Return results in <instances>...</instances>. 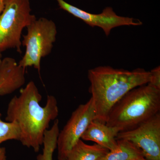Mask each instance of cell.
<instances>
[{
    "instance_id": "obj_13",
    "label": "cell",
    "mask_w": 160,
    "mask_h": 160,
    "mask_svg": "<svg viewBox=\"0 0 160 160\" xmlns=\"http://www.w3.org/2000/svg\"><path fill=\"white\" fill-rule=\"evenodd\" d=\"M59 123L58 120H55L51 129L45 132L42 152L38 156L37 160H53V152L57 148L58 138L60 132Z\"/></svg>"
},
{
    "instance_id": "obj_6",
    "label": "cell",
    "mask_w": 160,
    "mask_h": 160,
    "mask_svg": "<svg viewBox=\"0 0 160 160\" xmlns=\"http://www.w3.org/2000/svg\"><path fill=\"white\" fill-rule=\"evenodd\" d=\"M96 119L95 110L91 98L86 103L78 106L59 132L57 146L58 160H67L69 152L81 139L89 123Z\"/></svg>"
},
{
    "instance_id": "obj_1",
    "label": "cell",
    "mask_w": 160,
    "mask_h": 160,
    "mask_svg": "<svg viewBox=\"0 0 160 160\" xmlns=\"http://www.w3.org/2000/svg\"><path fill=\"white\" fill-rule=\"evenodd\" d=\"M42 99L37 86L30 81L21 89L19 96H15L8 104L6 120L17 123L20 130L19 141L23 146L38 152L43 145L44 134L50 122L59 114L56 98L47 96L46 105L42 106Z\"/></svg>"
},
{
    "instance_id": "obj_18",
    "label": "cell",
    "mask_w": 160,
    "mask_h": 160,
    "mask_svg": "<svg viewBox=\"0 0 160 160\" xmlns=\"http://www.w3.org/2000/svg\"><path fill=\"white\" fill-rule=\"evenodd\" d=\"M138 160H146V158H145L144 157H142L140 158L139 159H138Z\"/></svg>"
},
{
    "instance_id": "obj_5",
    "label": "cell",
    "mask_w": 160,
    "mask_h": 160,
    "mask_svg": "<svg viewBox=\"0 0 160 160\" xmlns=\"http://www.w3.org/2000/svg\"><path fill=\"white\" fill-rule=\"evenodd\" d=\"M26 28L27 33L22 41L26 52L18 64L25 69L33 66L40 72L42 59L51 53L56 40V25L52 20L41 18Z\"/></svg>"
},
{
    "instance_id": "obj_12",
    "label": "cell",
    "mask_w": 160,
    "mask_h": 160,
    "mask_svg": "<svg viewBox=\"0 0 160 160\" xmlns=\"http://www.w3.org/2000/svg\"><path fill=\"white\" fill-rule=\"evenodd\" d=\"M117 142L115 149L109 150L99 160H138L144 157L141 149L130 141L118 139Z\"/></svg>"
},
{
    "instance_id": "obj_15",
    "label": "cell",
    "mask_w": 160,
    "mask_h": 160,
    "mask_svg": "<svg viewBox=\"0 0 160 160\" xmlns=\"http://www.w3.org/2000/svg\"><path fill=\"white\" fill-rule=\"evenodd\" d=\"M150 77L148 84L157 89L160 90V66L154 68L150 71Z\"/></svg>"
},
{
    "instance_id": "obj_14",
    "label": "cell",
    "mask_w": 160,
    "mask_h": 160,
    "mask_svg": "<svg viewBox=\"0 0 160 160\" xmlns=\"http://www.w3.org/2000/svg\"><path fill=\"white\" fill-rule=\"evenodd\" d=\"M20 138V130L17 123L4 122L2 120V113L0 112V146L9 140L19 141Z\"/></svg>"
},
{
    "instance_id": "obj_4",
    "label": "cell",
    "mask_w": 160,
    "mask_h": 160,
    "mask_svg": "<svg viewBox=\"0 0 160 160\" xmlns=\"http://www.w3.org/2000/svg\"><path fill=\"white\" fill-rule=\"evenodd\" d=\"M29 0H5L0 14V53L10 49L21 53L22 36L37 18L31 13Z\"/></svg>"
},
{
    "instance_id": "obj_8",
    "label": "cell",
    "mask_w": 160,
    "mask_h": 160,
    "mask_svg": "<svg viewBox=\"0 0 160 160\" xmlns=\"http://www.w3.org/2000/svg\"><path fill=\"white\" fill-rule=\"evenodd\" d=\"M56 1L60 9L82 20L91 27L98 26L102 28L106 36H108L112 29L115 27L124 26H141L142 24L140 20L118 15L110 7H106L100 14H92L70 5L64 0Z\"/></svg>"
},
{
    "instance_id": "obj_10",
    "label": "cell",
    "mask_w": 160,
    "mask_h": 160,
    "mask_svg": "<svg viewBox=\"0 0 160 160\" xmlns=\"http://www.w3.org/2000/svg\"><path fill=\"white\" fill-rule=\"evenodd\" d=\"M119 132L117 128L107 126L96 119L89 123L81 139L92 141L109 150H113L117 147L116 138Z\"/></svg>"
},
{
    "instance_id": "obj_16",
    "label": "cell",
    "mask_w": 160,
    "mask_h": 160,
    "mask_svg": "<svg viewBox=\"0 0 160 160\" xmlns=\"http://www.w3.org/2000/svg\"><path fill=\"white\" fill-rule=\"evenodd\" d=\"M0 160H7L6 148L0 147Z\"/></svg>"
},
{
    "instance_id": "obj_17",
    "label": "cell",
    "mask_w": 160,
    "mask_h": 160,
    "mask_svg": "<svg viewBox=\"0 0 160 160\" xmlns=\"http://www.w3.org/2000/svg\"><path fill=\"white\" fill-rule=\"evenodd\" d=\"M3 8H4V2H0V14L2 11Z\"/></svg>"
},
{
    "instance_id": "obj_19",
    "label": "cell",
    "mask_w": 160,
    "mask_h": 160,
    "mask_svg": "<svg viewBox=\"0 0 160 160\" xmlns=\"http://www.w3.org/2000/svg\"><path fill=\"white\" fill-rule=\"evenodd\" d=\"M5 1V0H0V2H3Z\"/></svg>"
},
{
    "instance_id": "obj_11",
    "label": "cell",
    "mask_w": 160,
    "mask_h": 160,
    "mask_svg": "<svg viewBox=\"0 0 160 160\" xmlns=\"http://www.w3.org/2000/svg\"><path fill=\"white\" fill-rule=\"evenodd\" d=\"M109 151L98 144L88 145L80 139L69 152L66 160H99Z\"/></svg>"
},
{
    "instance_id": "obj_20",
    "label": "cell",
    "mask_w": 160,
    "mask_h": 160,
    "mask_svg": "<svg viewBox=\"0 0 160 160\" xmlns=\"http://www.w3.org/2000/svg\"><path fill=\"white\" fill-rule=\"evenodd\" d=\"M1 61H2V60H1V58H0V63L1 62Z\"/></svg>"
},
{
    "instance_id": "obj_2",
    "label": "cell",
    "mask_w": 160,
    "mask_h": 160,
    "mask_svg": "<svg viewBox=\"0 0 160 160\" xmlns=\"http://www.w3.org/2000/svg\"><path fill=\"white\" fill-rule=\"evenodd\" d=\"M150 71L142 68L129 71L109 66L89 69L88 78L96 119L106 123L110 110L131 89L148 84Z\"/></svg>"
},
{
    "instance_id": "obj_9",
    "label": "cell",
    "mask_w": 160,
    "mask_h": 160,
    "mask_svg": "<svg viewBox=\"0 0 160 160\" xmlns=\"http://www.w3.org/2000/svg\"><path fill=\"white\" fill-rule=\"evenodd\" d=\"M26 69L13 58L6 57L0 63V96L13 93L26 82Z\"/></svg>"
},
{
    "instance_id": "obj_3",
    "label": "cell",
    "mask_w": 160,
    "mask_h": 160,
    "mask_svg": "<svg viewBox=\"0 0 160 160\" xmlns=\"http://www.w3.org/2000/svg\"><path fill=\"white\" fill-rule=\"evenodd\" d=\"M160 90L149 84L128 92L112 107L106 124L120 132L135 128L160 112Z\"/></svg>"
},
{
    "instance_id": "obj_7",
    "label": "cell",
    "mask_w": 160,
    "mask_h": 160,
    "mask_svg": "<svg viewBox=\"0 0 160 160\" xmlns=\"http://www.w3.org/2000/svg\"><path fill=\"white\" fill-rule=\"evenodd\" d=\"M116 138L134 144L146 160H160V112L133 129L119 132Z\"/></svg>"
}]
</instances>
